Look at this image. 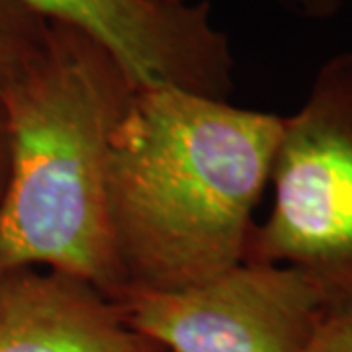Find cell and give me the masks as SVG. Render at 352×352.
Segmentation results:
<instances>
[{
  "label": "cell",
  "mask_w": 352,
  "mask_h": 352,
  "mask_svg": "<svg viewBox=\"0 0 352 352\" xmlns=\"http://www.w3.org/2000/svg\"><path fill=\"white\" fill-rule=\"evenodd\" d=\"M113 302L164 352H303L335 314L307 272L247 261L188 288L129 292Z\"/></svg>",
  "instance_id": "4"
},
{
  "label": "cell",
  "mask_w": 352,
  "mask_h": 352,
  "mask_svg": "<svg viewBox=\"0 0 352 352\" xmlns=\"http://www.w3.org/2000/svg\"><path fill=\"white\" fill-rule=\"evenodd\" d=\"M138 90L104 43L75 25L50 22L43 55L0 96L6 145L0 274L51 268L87 280L112 300L124 292L106 173L113 131Z\"/></svg>",
  "instance_id": "2"
},
{
  "label": "cell",
  "mask_w": 352,
  "mask_h": 352,
  "mask_svg": "<svg viewBox=\"0 0 352 352\" xmlns=\"http://www.w3.org/2000/svg\"><path fill=\"white\" fill-rule=\"evenodd\" d=\"M47 22L75 25L104 43L139 88L175 87L223 98L235 88V57L208 0H24Z\"/></svg>",
  "instance_id": "5"
},
{
  "label": "cell",
  "mask_w": 352,
  "mask_h": 352,
  "mask_svg": "<svg viewBox=\"0 0 352 352\" xmlns=\"http://www.w3.org/2000/svg\"><path fill=\"white\" fill-rule=\"evenodd\" d=\"M0 352H163L82 278L22 268L0 274Z\"/></svg>",
  "instance_id": "6"
},
{
  "label": "cell",
  "mask_w": 352,
  "mask_h": 352,
  "mask_svg": "<svg viewBox=\"0 0 352 352\" xmlns=\"http://www.w3.org/2000/svg\"><path fill=\"white\" fill-rule=\"evenodd\" d=\"M4 180H6V145L4 139L0 138V194L4 188Z\"/></svg>",
  "instance_id": "10"
},
{
  "label": "cell",
  "mask_w": 352,
  "mask_h": 352,
  "mask_svg": "<svg viewBox=\"0 0 352 352\" xmlns=\"http://www.w3.org/2000/svg\"><path fill=\"white\" fill-rule=\"evenodd\" d=\"M282 129L278 113L139 88L106 173L120 296L188 288L245 261Z\"/></svg>",
  "instance_id": "1"
},
{
  "label": "cell",
  "mask_w": 352,
  "mask_h": 352,
  "mask_svg": "<svg viewBox=\"0 0 352 352\" xmlns=\"http://www.w3.org/2000/svg\"><path fill=\"white\" fill-rule=\"evenodd\" d=\"M303 352H352V309L329 315Z\"/></svg>",
  "instance_id": "8"
},
{
  "label": "cell",
  "mask_w": 352,
  "mask_h": 352,
  "mask_svg": "<svg viewBox=\"0 0 352 352\" xmlns=\"http://www.w3.org/2000/svg\"><path fill=\"white\" fill-rule=\"evenodd\" d=\"M47 32L50 22L24 0H0V96L38 63Z\"/></svg>",
  "instance_id": "7"
},
{
  "label": "cell",
  "mask_w": 352,
  "mask_h": 352,
  "mask_svg": "<svg viewBox=\"0 0 352 352\" xmlns=\"http://www.w3.org/2000/svg\"><path fill=\"white\" fill-rule=\"evenodd\" d=\"M270 186L245 261L300 268L333 311L352 309V51L321 65L298 112L284 116Z\"/></svg>",
  "instance_id": "3"
},
{
  "label": "cell",
  "mask_w": 352,
  "mask_h": 352,
  "mask_svg": "<svg viewBox=\"0 0 352 352\" xmlns=\"http://www.w3.org/2000/svg\"><path fill=\"white\" fill-rule=\"evenodd\" d=\"M163 352H164V351H163Z\"/></svg>",
  "instance_id": "13"
},
{
  "label": "cell",
  "mask_w": 352,
  "mask_h": 352,
  "mask_svg": "<svg viewBox=\"0 0 352 352\" xmlns=\"http://www.w3.org/2000/svg\"><path fill=\"white\" fill-rule=\"evenodd\" d=\"M153 2H159V4H178V2H184V0H153Z\"/></svg>",
  "instance_id": "11"
},
{
  "label": "cell",
  "mask_w": 352,
  "mask_h": 352,
  "mask_svg": "<svg viewBox=\"0 0 352 352\" xmlns=\"http://www.w3.org/2000/svg\"><path fill=\"white\" fill-rule=\"evenodd\" d=\"M282 6H286L289 12H294L305 20H329L346 6L352 0H278Z\"/></svg>",
  "instance_id": "9"
},
{
  "label": "cell",
  "mask_w": 352,
  "mask_h": 352,
  "mask_svg": "<svg viewBox=\"0 0 352 352\" xmlns=\"http://www.w3.org/2000/svg\"><path fill=\"white\" fill-rule=\"evenodd\" d=\"M0 138H2V110H0Z\"/></svg>",
  "instance_id": "12"
}]
</instances>
